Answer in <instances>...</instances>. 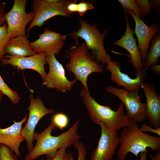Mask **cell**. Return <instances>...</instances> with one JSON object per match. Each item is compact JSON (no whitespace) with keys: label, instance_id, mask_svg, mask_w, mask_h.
I'll list each match as a JSON object with an SVG mask.
<instances>
[{"label":"cell","instance_id":"cell-11","mask_svg":"<svg viewBox=\"0 0 160 160\" xmlns=\"http://www.w3.org/2000/svg\"><path fill=\"white\" fill-rule=\"evenodd\" d=\"M107 64L105 69L111 73L110 80L118 86L123 87V89L129 92H138L141 89L147 75V71L143 68L135 72V77L132 79L121 71L120 64L118 61L110 59Z\"/></svg>","mask_w":160,"mask_h":160},{"label":"cell","instance_id":"cell-9","mask_svg":"<svg viewBox=\"0 0 160 160\" xmlns=\"http://www.w3.org/2000/svg\"><path fill=\"white\" fill-rule=\"evenodd\" d=\"M46 61L49 65V70L43 81V85L48 88L55 89L62 93L71 91L77 80L75 79L71 81L67 79L65 69L57 60L55 55H47Z\"/></svg>","mask_w":160,"mask_h":160},{"label":"cell","instance_id":"cell-7","mask_svg":"<svg viewBox=\"0 0 160 160\" xmlns=\"http://www.w3.org/2000/svg\"><path fill=\"white\" fill-rule=\"evenodd\" d=\"M106 92L114 95L121 101L126 109L127 117L137 123L144 121L146 118V107L145 103L140 101L143 97L137 92H128L123 88L111 85L107 86Z\"/></svg>","mask_w":160,"mask_h":160},{"label":"cell","instance_id":"cell-14","mask_svg":"<svg viewBox=\"0 0 160 160\" xmlns=\"http://www.w3.org/2000/svg\"><path fill=\"white\" fill-rule=\"evenodd\" d=\"M67 36L46 28L44 32L39 35V38L30 42V44L36 54L45 52L47 55H57L63 47Z\"/></svg>","mask_w":160,"mask_h":160},{"label":"cell","instance_id":"cell-36","mask_svg":"<svg viewBox=\"0 0 160 160\" xmlns=\"http://www.w3.org/2000/svg\"><path fill=\"white\" fill-rule=\"evenodd\" d=\"M150 157L151 160H160V152H158L154 156L150 154Z\"/></svg>","mask_w":160,"mask_h":160},{"label":"cell","instance_id":"cell-37","mask_svg":"<svg viewBox=\"0 0 160 160\" xmlns=\"http://www.w3.org/2000/svg\"><path fill=\"white\" fill-rule=\"evenodd\" d=\"M3 93L0 90V104L1 102L2 97V96H3Z\"/></svg>","mask_w":160,"mask_h":160},{"label":"cell","instance_id":"cell-22","mask_svg":"<svg viewBox=\"0 0 160 160\" xmlns=\"http://www.w3.org/2000/svg\"><path fill=\"white\" fill-rule=\"evenodd\" d=\"M7 29L6 24L0 27V61L4 56L5 47L10 39L7 33Z\"/></svg>","mask_w":160,"mask_h":160},{"label":"cell","instance_id":"cell-3","mask_svg":"<svg viewBox=\"0 0 160 160\" xmlns=\"http://www.w3.org/2000/svg\"><path fill=\"white\" fill-rule=\"evenodd\" d=\"M120 137L121 145L116 153L119 160H125L129 153L138 157L140 153L148 151L147 148L152 151H160V137L141 132L135 122L129 126L124 127Z\"/></svg>","mask_w":160,"mask_h":160},{"label":"cell","instance_id":"cell-10","mask_svg":"<svg viewBox=\"0 0 160 160\" xmlns=\"http://www.w3.org/2000/svg\"><path fill=\"white\" fill-rule=\"evenodd\" d=\"M29 97L30 102L27 108L29 111L28 117L25 125L22 127L21 134L26 141L28 150L30 152L34 147L33 135L38 123L46 115L53 113L54 110L52 108H47L39 97L34 98L31 94Z\"/></svg>","mask_w":160,"mask_h":160},{"label":"cell","instance_id":"cell-5","mask_svg":"<svg viewBox=\"0 0 160 160\" xmlns=\"http://www.w3.org/2000/svg\"><path fill=\"white\" fill-rule=\"evenodd\" d=\"M79 23L80 27L77 31L72 32L69 35L78 43L79 37L85 41L89 50L95 59L103 66L107 64L111 56L106 52L104 45V40L108 33V31L105 29L101 33L96 23H89L85 20L79 18Z\"/></svg>","mask_w":160,"mask_h":160},{"label":"cell","instance_id":"cell-19","mask_svg":"<svg viewBox=\"0 0 160 160\" xmlns=\"http://www.w3.org/2000/svg\"><path fill=\"white\" fill-rule=\"evenodd\" d=\"M30 43L26 36H20L10 39L5 47V53L17 57L35 55L36 54L31 49Z\"/></svg>","mask_w":160,"mask_h":160},{"label":"cell","instance_id":"cell-1","mask_svg":"<svg viewBox=\"0 0 160 160\" xmlns=\"http://www.w3.org/2000/svg\"><path fill=\"white\" fill-rule=\"evenodd\" d=\"M80 121L78 119L68 130L57 136H53L51 134L56 128L52 122L41 133L35 132L33 139L36 141V144L27 154L24 160H35L44 155L47 160H52L60 148H68L73 145L81 138L77 133Z\"/></svg>","mask_w":160,"mask_h":160},{"label":"cell","instance_id":"cell-23","mask_svg":"<svg viewBox=\"0 0 160 160\" xmlns=\"http://www.w3.org/2000/svg\"><path fill=\"white\" fill-rule=\"evenodd\" d=\"M69 121V119L66 115L62 113H58L53 116L52 122L56 127L62 129L68 126Z\"/></svg>","mask_w":160,"mask_h":160},{"label":"cell","instance_id":"cell-2","mask_svg":"<svg viewBox=\"0 0 160 160\" xmlns=\"http://www.w3.org/2000/svg\"><path fill=\"white\" fill-rule=\"evenodd\" d=\"M79 96L92 121L97 124L102 122L108 128L117 132L122 128L129 126L134 121L126 116L122 102L117 110H113L109 106L98 103L91 96L89 91H87L83 86Z\"/></svg>","mask_w":160,"mask_h":160},{"label":"cell","instance_id":"cell-29","mask_svg":"<svg viewBox=\"0 0 160 160\" xmlns=\"http://www.w3.org/2000/svg\"><path fill=\"white\" fill-rule=\"evenodd\" d=\"M94 6L89 2L81 1L78 4V11L81 16H83L89 10L93 9Z\"/></svg>","mask_w":160,"mask_h":160},{"label":"cell","instance_id":"cell-24","mask_svg":"<svg viewBox=\"0 0 160 160\" xmlns=\"http://www.w3.org/2000/svg\"><path fill=\"white\" fill-rule=\"evenodd\" d=\"M13 152L9 147L0 143V160H22L19 159Z\"/></svg>","mask_w":160,"mask_h":160},{"label":"cell","instance_id":"cell-6","mask_svg":"<svg viewBox=\"0 0 160 160\" xmlns=\"http://www.w3.org/2000/svg\"><path fill=\"white\" fill-rule=\"evenodd\" d=\"M72 1L33 0L32 8L34 12V16L30 23L27 32L28 33L34 26L41 27L46 21L55 16L70 17L72 13L68 10L67 7Z\"/></svg>","mask_w":160,"mask_h":160},{"label":"cell","instance_id":"cell-17","mask_svg":"<svg viewBox=\"0 0 160 160\" xmlns=\"http://www.w3.org/2000/svg\"><path fill=\"white\" fill-rule=\"evenodd\" d=\"M146 100V118L155 128L160 126V96L157 94L154 85L144 82L141 87Z\"/></svg>","mask_w":160,"mask_h":160},{"label":"cell","instance_id":"cell-27","mask_svg":"<svg viewBox=\"0 0 160 160\" xmlns=\"http://www.w3.org/2000/svg\"><path fill=\"white\" fill-rule=\"evenodd\" d=\"M67 148L66 147H63L60 148L52 160H74L72 154L67 152Z\"/></svg>","mask_w":160,"mask_h":160},{"label":"cell","instance_id":"cell-21","mask_svg":"<svg viewBox=\"0 0 160 160\" xmlns=\"http://www.w3.org/2000/svg\"><path fill=\"white\" fill-rule=\"evenodd\" d=\"M0 90L4 95H7L12 103L15 104H18L20 99V97L18 93L12 89L5 82L0 74Z\"/></svg>","mask_w":160,"mask_h":160},{"label":"cell","instance_id":"cell-16","mask_svg":"<svg viewBox=\"0 0 160 160\" xmlns=\"http://www.w3.org/2000/svg\"><path fill=\"white\" fill-rule=\"evenodd\" d=\"M124 12L126 25L125 33L120 39L112 44L124 48L129 52L131 56L129 62L132 64L135 72H137L143 68V64L136 39L134 37V31L131 26L130 23L128 21L127 14L124 11Z\"/></svg>","mask_w":160,"mask_h":160},{"label":"cell","instance_id":"cell-25","mask_svg":"<svg viewBox=\"0 0 160 160\" xmlns=\"http://www.w3.org/2000/svg\"><path fill=\"white\" fill-rule=\"evenodd\" d=\"M124 9L132 11L140 17L143 18L144 16L141 12L135 0H118Z\"/></svg>","mask_w":160,"mask_h":160},{"label":"cell","instance_id":"cell-30","mask_svg":"<svg viewBox=\"0 0 160 160\" xmlns=\"http://www.w3.org/2000/svg\"><path fill=\"white\" fill-rule=\"evenodd\" d=\"M140 130L142 132H150L155 133L160 137V128L153 129L151 127L145 124H143L142 126L139 128Z\"/></svg>","mask_w":160,"mask_h":160},{"label":"cell","instance_id":"cell-34","mask_svg":"<svg viewBox=\"0 0 160 160\" xmlns=\"http://www.w3.org/2000/svg\"><path fill=\"white\" fill-rule=\"evenodd\" d=\"M151 70L157 75H160V65H155L151 67Z\"/></svg>","mask_w":160,"mask_h":160},{"label":"cell","instance_id":"cell-20","mask_svg":"<svg viewBox=\"0 0 160 160\" xmlns=\"http://www.w3.org/2000/svg\"><path fill=\"white\" fill-rule=\"evenodd\" d=\"M151 44L147 54L143 68L146 70L153 65L159 63L160 56V32L155 34L152 39Z\"/></svg>","mask_w":160,"mask_h":160},{"label":"cell","instance_id":"cell-28","mask_svg":"<svg viewBox=\"0 0 160 160\" xmlns=\"http://www.w3.org/2000/svg\"><path fill=\"white\" fill-rule=\"evenodd\" d=\"M74 148L77 151L78 157L77 160H86L87 151L84 145L81 142L77 141L73 144Z\"/></svg>","mask_w":160,"mask_h":160},{"label":"cell","instance_id":"cell-32","mask_svg":"<svg viewBox=\"0 0 160 160\" xmlns=\"http://www.w3.org/2000/svg\"><path fill=\"white\" fill-rule=\"evenodd\" d=\"M76 0H73L72 2L69 4L67 7L68 10L71 13L77 12L78 4Z\"/></svg>","mask_w":160,"mask_h":160},{"label":"cell","instance_id":"cell-31","mask_svg":"<svg viewBox=\"0 0 160 160\" xmlns=\"http://www.w3.org/2000/svg\"><path fill=\"white\" fill-rule=\"evenodd\" d=\"M5 3L0 2V27L5 24L6 22L5 12Z\"/></svg>","mask_w":160,"mask_h":160},{"label":"cell","instance_id":"cell-15","mask_svg":"<svg viewBox=\"0 0 160 160\" xmlns=\"http://www.w3.org/2000/svg\"><path fill=\"white\" fill-rule=\"evenodd\" d=\"M127 14H130L135 23L134 33L138 40V47L140 53L142 63L145 62L146 55L149 47V44L153 36L159 31V26L154 22L151 23L150 26H148L143 20L131 10L124 9Z\"/></svg>","mask_w":160,"mask_h":160},{"label":"cell","instance_id":"cell-18","mask_svg":"<svg viewBox=\"0 0 160 160\" xmlns=\"http://www.w3.org/2000/svg\"><path fill=\"white\" fill-rule=\"evenodd\" d=\"M26 115L20 121L18 122L14 120L13 124L7 128H0V143L10 147L15 154L20 157L19 147L21 143L25 140L22 135V126L27 120Z\"/></svg>","mask_w":160,"mask_h":160},{"label":"cell","instance_id":"cell-12","mask_svg":"<svg viewBox=\"0 0 160 160\" xmlns=\"http://www.w3.org/2000/svg\"><path fill=\"white\" fill-rule=\"evenodd\" d=\"M100 136L97 145L93 150L91 160H112L121 140L116 132L108 128L105 124L100 122Z\"/></svg>","mask_w":160,"mask_h":160},{"label":"cell","instance_id":"cell-35","mask_svg":"<svg viewBox=\"0 0 160 160\" xmlns=\"http://www.w3.org/2000/svg\"><path fill=\"white\" fill-rule=\"evenodd\" d=\"M148 152L146 151L143 152H141L139 153L140 159H138L137 160H146L147 153Z\"/></svg>","mask_w":160,"mask_h":160},{"label":"cell","instance_id":"cell-4","mask_svg":"<svg viewBox=\"0 0 160 160\" xmlns=\"http://www.w3.org/2000/svg\"><path fill=\"white\" fill-rule=\"evenodd\" d=\"M77 44L72 46L67 51V57L69 61L65 65V67L67 70L73 73L75 79L80 81L88 91V76L93 73L103 72L104 68L89 52L85 42L78 46Z\"/></svg>","mask_w":160,"mask_h":160},{"label":"cell","instance_id":"cell-33","mask_svg":"<svg viewBox=\"0 0 160 160\" xmlns=\"http://www.w3.org/2000/svg\"><path fill=\"white\" fill-rule=\"evenodd\" d=\"M152 4V8H153L159 12L160 11V3L159 0H152L149 1Z\"/></svg>","mask_w":160,"mask_h":160},{"label":"cell","instance_id":"cell-13","mask_svg":"<svg viewBox=\"0 0 160 160\" xmlns=\"http://www.w3.org/2000/svg\"><path fill=\"white\" fill-rule=\"evenodd\" d=\"M47 55L45 52H41L33 56L25 57H14L6 55L0 61L2 65H10L17 71L25 69L35 71L40 75L43 81L47 74L44 66L47 63L46 57Z\"/></svg>","mask_w":160,"mask_h":160},{"label":"cell","instance_id":"cell-26","mask_svg":"<svg viewBox=\"0 0 160 160\" xmlns=\"http://www.w3.org/2000/svg\"><path fill=\"white\" fill-rule=\"evenodd\" d=\"M139 9L143 16H147L152 12V4L147 0H135Z\"/></svg>","mask_w":160,"mask_h":160},{"label":"cell","instance_id":"cell-8","mask_svg":"<svg viewBox=\"0 0 160 160\" xmlns=\"http://www.w3.org/2000/svg\"><path fill=\"white\" fill-rule=\"evenodd\" d=\"M27 0H15L13 5L6 14L7 32L10 39L20 36H26L27 25L33 19L34 12L33 11L27 13L25 7Z\"/></svg>","mask_w":160,"mask_h":160}]
</instances>
